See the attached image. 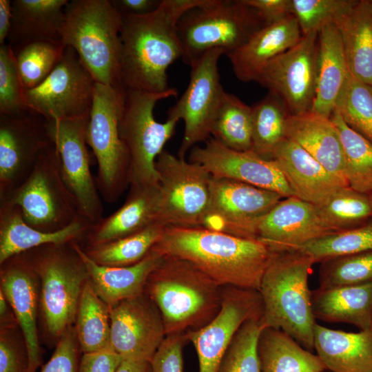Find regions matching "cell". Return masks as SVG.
Instances as JSON below:
<instances>
[{"instance_id":"1","label":"cell","mask_w":372,"mask_h":372,"mask_svg":"<svg viewBox=\"0 0 372 372\" xmlns=\"http://www.w3.org/2000/svg\"><path fill=\"white\" fill-rule=\"evenodd\" d=\"M209 0H162L153 12L122 15L120 80L125 89L162 93L170 87L167 70L183 56L178 23Z\"/></svg>"},{"instance_id":"2","label":"cell","mask_w":372,"mask_h":372,"mask_svg":"<svg viewBox=\"0 0 372 372\" xmlns=\"http://www.w3.org/2000/svg\"><path fill=\"white\" fill-rule=\"evenodd\" d=\"M152 250L187 260L220 287L256 290L273 254L258 239L201 227H165Z\"/></svg>"},{"instance_id":"3","label":"cell","mask_w":372,"mask_h":372,"mask_svg":"<svg viewBox=\"0 0 372 372\" xmlns=\"http://www.w3.org/2000/svg\"><path fill=\"white\" fill-rule=\"evenodd\" d=\"M145 292L161 313L166 335L197 330L220 309L221 287L176 257L163 256L149 274Z\"/></svg>"},{"instance_id":"4","label":"cell","mask_w":372,"mask_h":372,"mask_svg":"<svg viewBox=\"0 0 372 372\" xmlns=\"http://www.w3.org/2000/svg\"><path fill=\"white\" fill-rule=\"evenodd\" d=\"M315 263L298 249L273 251L258 289L265 327L283 331L310 351L314 349L316 322L309 277Z\"/></svg>"},{"instance_id":"5","label":"cell","mask_w":372,"mask_h":372,"mask_svg":"<svg viewBox=\"0 0 372 372\" xmlns=\"http://www.w3.org/2000/svg\"><path fill=\"white\" fill-rule=\"evenodd\" d=\"M122 15L109 0H72L65 8L62 41L73 48L96 83L120 80Z\"/></svg>"},{"instance_id":"6","label":"cell","mask_w":372,"mask_h":372,"mask_svg":"<svg viewBox=\"0 0 372 372\" xmlns=\"http://www.w3.org/2000/svg\"><path fill=\"white\" fill-rule=\"evenodd\" d=\"M265 25L257 12L242 0H209L187 12L178 21L183 59L190 65L216 48L227 55Z\"/></svg>"},{"instance_id":"7","label":"cell","mask_w":372,"mask_h":372,"mask_svg":"<svg viewBox=\"0 0 372 372\" xmlns=\"http://www.w3.org/2000/svg\"><path fill=\"white\" fill-rule=\"evenodd\" d=\"M177 94L174 87L162 93L125 89L118 127L129 156L130 186L158 184L156 161L174 135L178 121L167 118L158 122L154 110L159 101Z\"/></svg>"},{"instance_id":"8","label":"cell","mask_w":372,"mask_h":372,"mask_svg":"<svg viewBox=\"0 0 372 372\" xmlns=\"http://www.w3.org/2000/svg\"><path fill=\"white\" fill-rule=\"evenodd\" d=\"M73 242L43 245L25 255L41 280V304L46 328L51 335L59 338L76 318L82 290L89 280Z\"/></svg>"},{"instance_id":"9","label":"cell","mask_w":372,"mask_h":372,"mask_svg":"<svg viewBox=\"0 0 372 372\" xmlns=\"http://www.w3.org/2000/svg\"><path fill=\"white\" fill-rule=\"evenodd\" d=\"M0 204L17 207L28 225L44 232L62 230L81 219L63 180L53 143L41 152L26 179L0 198Z\"/></svg>"},{"instance_id":"10","label":"cell","mask_w":372,"mask_h":372,"mask_svg":"<svg viewBox=\"0 0 372 372\" xmlns=\"http://www.w3.org/2000/svg\"><path fill=\"white\" fill-rule=\"evenodd\" d=\"M124 95L123 87L96 82L85 130L86 143L98 164L96 185L108 203H115L129 185V156L118 127Z\"/></svg>"},{"instance_id":"11","label":"cell","mask_w":372,"mask_h":372,"mask_svg":"<svg viewBox=\"0 0 372 372\" xmlns=\"http://www.w3.org/2000/svg\"><path fill=\"white\" fill-rule=\"evenodd\" d=\"M155 165L159 187L157 223L165 227H203L210 203L211 174L166 150L158 155Z\"/></svg>"},{"instance_id":"12","label":"cell","mask_w":372,"mask_h":372,"mask_svg":"<svg viewBox=\"0 0 372 372\" xmlns=\"http://www.w3.org/2000/svg\"><path fill=\"white\" fill-rule=\"evenodd\" d=\"M96 81L75 50L66 46L50 74L39 85L24 89L30 113L46 121L88 119Z\"/></svg>"},{"instance_id":"13","label":"cell","mask_w":372,"mask_h":372,"mask_svg":"<svg viewBox=\"0 0 372 372\" xmlns=\"http://www.w3.org/2000/svg\"><path fill=\"white\" fill-rule=\"evenodd\" d=\"M225 52L218 48L205 52L190 64L188 85L176 103L169 109L167 118L183 120L184 134L178 156L185 158L195 145L207 141L225 92L220 82L218 61Z\"/></svg>"},{"instance_id":"14","label":"cell","mask_w":372,"mask_h":372,"mask_svg":"<svg viewBox=\"0 0 372 372\" xmlns=\"http://www.w3.org/2000/svg\"><path fill=\"white\" fill-rule=\"evenodd\" d=\"M87 121H46V123L59 156L63 180L74 200L80 218L92 225L103 218V206L91 173L86 147Z\"/></svg>"},{"instance_id":"15","label":"cell","mask_w":372,"mask_h":372,"mask_svg":"<svg viewBox=\"0 0 372 372\" xmlns=\"http://www.w3.org/2000/svg\"><path fill=\"white\" fill-rule=\"evenodd\" d=\"M263 304L258 290L221 287L220 309L205 326L185 333L196 349L199 372H217L233 338L241 326L262 319Z\"/></svg>"},{"instance_id":"16","label":"cell","mask_w":372,"mask_h":372,"mask_svg":"<svg viewBox=\"0 0 372 372\" xmlns=\"http://www.w3.org/2000/svg\"><path fill=\"white\" fill-rule=\"evenodd\" d=\"M318 58V32L302 34L299 42L263 68L256 82L278 95L291 115L311 110L315 99Z\"/></svg>"},{"instance_id":"17","label":"cell","mask_w":372,"mask_h":372,"mask_svg":"<svg viewBox=\"0 0 372 372\" xmlns=\"http://www.w3.org/2000/svg\"><path fill=\"white\" fill-rule=\"evenodd\" d=\"M283 198L276 192L212 176L209 207L203 227L255 238V224Z\"/></svg>"},{"instance_id":"18","label":"cell","mask_w":372,"mask_h":372,"mask_svg":"<svg viewBox=\"0 0 372 372\" xmlns=\"http://www.w3.org/2000/svg\"><path fill=\"white\" fill-rule=\"evenodd\" d=\"M52 144L41 116L30 112L0 114V198L26 179L41 152Z\"/></svg>"},{"instance_id":"19","label":"cell","mask_w":372,"mask_h":372,"mask_svg":"<svg viewBox=\"0 0 372 372\" xmlns=\"http://www.w3.org/2000/svg\"><path fill=\"white\" fill-rule=\"evenodd\" d=\"M111 347L123 359L150 362L166 337L161 313L143 293L110 309Z\"/></svg>"},{"instance_id":"20","label":"cell","mask_w":372,"mask_h":372,"mask_svg":"<svg viewBox=\"0 0 372 372\" xmlns=\"http://www.w3.org/2000/svg\"><path fill=\"white\" fill-rule=\"evenodd\" d=\"M189 161L203 166L214 177L241 181L276 192L284 198L294 196L277 162L252 151H236L212 138L204 146L191 149Z\"/></svg>"},{"instance_id":"21","label":"cell","mask_w":372,"mask_h":372,"mask_svg":"<svg viewBox=\"0 0 372 372\" xmlns=\"http://www.w3.org/2000/svg\"><path fill=\"white\" fill-rule=\"evenodd\" d=\"M331 234L320 222L315 205L296 196L282 199L254 226L255 238L273 251L298 249Z\"/></svg>"},{"instance_id":"22","label":"cell","mask_w":372,"mask_h":372,"mask_svg":"<svg viewBox=\"0 0 372 372\" xmlns=\"http://www.w3.org/2000/svg\"><path fill=\"white\" fill-rule=\"evenodd\" d=\"M1 265V291L23 333L28 360V372H36L41 362L37 327L38 275L24 254L10 258Z\"/></svg>"},{"instance_id":"23","label":"cell","mask_w":372,"mask_h":372,"mask_svg":"<svg viewBox=\"0 0 372 372\" xmlns=\"http://www.w3.org/2000/svg\"><path fill=\"white\" fill-rule=\"evenodd\" d=\"M272 159L278 164L294 196L313 205L322 203L338 189L347 186L287 137L276 148Z\"/></svg>"},{"instance_id":"24","label":"cell","mask_w":372,"mask_h":372,"mask_svg":"<svg viewBox=\"0 0 372 372\" xmlns=\"http://www.w3.org/2000/svg\"><path fill=\"white\" fill-rule=\"evenodd\" d=\"M302 36L296 19L291 15L264 26L227 56L240 81H256L269 62L296 45Z\"/></svg>"},{"instance_id":"25","label":"cell","mask_w":372,"mask_h":372,"mask_svg":"<svg viewBox=\"0 0 372 372\" xmlns=\"http://www.w3.org/2000/svg\"><path fill=\"white\" fill-rule=\"evenodd\" d=\"M124 204L116 211L90 225L83 238L89 247L100 245L139 232L158 223V185L130 186Z\"/></svg>"},{"instance_id":"26","label":"cell","mask_w":372,"mask_h":372,"mask_svg":"<svg viewBox=\"0 0 372 372\" xmlns=\"http://www.w3.org/2000/svg\"><path fill=\"white\" fill-rule=\"evenodd\" d=\"M73 247L87 269L90 282L99 298L110 309L145 292L147 278L163 256L151 250L138 263L127 267H107L96 263L78 243Z\"/></svg>"},{"instance_id":"27","label":"cell","mask_w":372,"mask_h":372,"mask_svg":"<svg viewBox=\"0 0 372 372\" xmlns=\"http://www.w3.org/2000/svg\"><path fill=\"white\" fill-rule=\"evenodd\" d=\"M285 136L306 150L334 178L349 186L341 141L330 118L311 112L291 114L286 123Z\"/></svg>"},{"instance_id":"28","label":"cell","mask_w":372,"mask_h":372,"mask_svg":"<svg viewBox=\"0 0 372 372\" xmlns=\"http://www.w3.org/2000/svg\"><path fill=\"white\" fill-rule=\"evenodd\" d=\"M68 0L12 1V22L7 39L13 51L43 41H62Z\"/></svg>"},{"instance_id":"29","label":"cell","mask_w":372,"mask_h":372,"mask_svg":"<svg viewBox=\"0 0 372 372\" xmlns=\"http://www.w3.org/2000/svg\"><path fill=\"white\" fill-rule=\"evenodd\" d=\"M90 226L80 219L62 230L44 232L28 225L17 207L0 204V264L43 245L81 240Z\"/></svg>"},{"instance_id":"30","label":"cell","mask_w":372,"mask_h":372,"mask_svg":"<svg viewBox=\"0 0 372 372\" xmlns=\"http://www.w3.org/2000/svg\"><path fill=\"white\" fill-rule=\"evenodd\" d=\"M314 350L333 372H372V325L346 332L318 324L314 327Z\"/></svg>"},{"instance_id":"31","label":"cell","mask_w":372,"mask_h":372,"mask_svg":"<svg viewBox=\"0 0 372 372\" xmlns=\"http://www.w3.org/2000/svg\"><path fill=\"white\" fill-rule=\"evenodd\" d=\"M349 74L339 30L334 23H328L318 32V78L311 112L331 117Z\"/></svg>"},{"instance_id":"32","label":"cell","mask_w":372,"mask_h":372,"mask_svg":"<svg viewBox=\"0 0 372 372\" xmlns=\"http://www.w3.org/2000/svg\"><path fill=\"white\" fill-rule=\"evenodd\" d=\"M311 307L316 320L366 329L372 325V281L311 290Z\"/></svg>"},{"instance_id":"33","label":"cell","mask_w":372,"mask_h":372,"mask_svg":"<svg viewBox=\"0 0 372 372\" xmlns=\"http://www.w3.org/2000/svg\"><path fill=\"white\" fill-rule=\"evenodd\" d=\"M335 24L349 72L372 86V0H355Z\"/></svg>"},{"instance_id":"34","label":"cell","mask_w":372,"mask_h":372,"mask_svg":"<svg viewBox=\"0 0 372 372\" xmlns=\"http://www.w3.org/2000/svg\"><path fill=\"white\" fill-rule=\"evenodd\" d=\"M261 372H322L327 369L317 354L282 330L265 327L258 342Z\"/></svg>"},{"instance_id":"35","label":"cell","mask_w":372,"mask_h":372,"mask_svg":"<svg viewBox=\"0 0 372 372\" xmlns=\"http://www.w3.org/2000/svg\"><path fill=\"white\" fill-rule=\"evenodd\" d=\"M75 331L83 353L112 347L110 308L96 294L90 280L81 295Z\"/></svg>"},{"instance_id":"36","label":"cell","mask_w":372,"mask_h":372,"mask_svg":"<svg viewBox=\"0 0 372 372\" xmlns=\"http://www.w3.org/2000/svg\"><path fill=\"white\" fill-rule=\"evenodd\" d=\"M252 147L258 156L272 159L278 145L286 138L285 127L291 115L285 102L276 94L269 92L251 107Z\"/></svg>"},{"instance_id":"37","label":"cell","mask_w":372,"mask_h":372,"mask_svg":"<svg viewBox=\"0 0 372 372\" xmlns=\"http://www.w3.org/2000/svg\"><path fill=\"white\" fill-rule=\"evenodd\" d=\"M314 205L320 222L332 233L355 228L372 219L369 195L349 186L340 187L322 203Z\"/></svg>"},{"instance_id":"38","label":"cell","mask_w":372,"mask_h":372,"mask_svg":"<svg viewBox=\"0 0 372 372\" xmlns=\"http://www.w3.org/2000/svg\"><path fill=\"white\" fill-rule=\"evenodd\" d=\"M251 107L225 91L212 125L213 138L236 151H251Z\"/></svg>"},{"instance_id":"39","label":"cell","mask_w":372,"mask_h":372,"mask_svg":"<svg viewBox=\"0 0 372 372\" xmlns=\"http://www.w3.org/2000/svg\"><path fill=\"white\" fill-rule=\"evenodd\" d=\"M165 226L153 224L145 229L84 249L96 263L107 267H127L142 260L161 238Z\"/></svg>"},{"instance_id":"40","label":"cell","mask_w":372,"mask_h":372,"mask_svg":"<svg viewBox=\"0 0 372 372\" xmlns=\"http://www.w3.org/2000/svg\"><path fill=\"white\" fill-rule=\"evenodd\" d=\"M330 119L339 134L349 186L369 194L372 192V143L351 129L337 112L333 111Z\"/></svg>"},{"instance_id":"41","label":"cell","mask_w":372,"mask_h":372,"mask_svg":"<svg viewBox=\"0 0 372 372\" xmlns=\"http://www.w3.org/2000/svg\"><path fill=\"white\" fill-rule=\"evenodd\" d=\"M65 48L63 41H43L12 50L24 89L43 83L61 61Z\"/></svg>"},{"instance_id":"42","label":"cell","mask_w":372,"mask_h":372,"mask_svg":"<svg viewBox=\"0 0 372 372\" xmlns=\"http://www.w3.org/2000/svg\"><path fill=\"white\" fill-rule=\"evenodd\" d=\"M353 131L372 143V86L350 72L334 110Z\"/></svg>"},{"instance_id":"43","label":"cell","mask_w":372,"mask_h":372,"mask_svg":"<svg viewBox=\"0 0 372 372\" xmlns=\"http://www.w3.org/2000/svg\"><path fill=\"white\" fill-rule=\"evenodd\" d=\"M298 250L311 256L315 262L372 249V219L348 230L333 233L309 242Z\"/></svg>"},{"instance_id":"44","label":"cell","mask_w":372,"mask_h":372,"mask_svg":"<svg viewBox=\"0 0 372 372\" xmlns=\"http://www.w3.org/2000/svg\"><path fill=\"white\" fill-rule=\"evenodd\" d=\"M318 288L353 285L372 281V249L320 262Z\"/></svg>"},{"instance_id":"45","label":"cell","mask_w":372,"mask_h":372,"mask_svg":"<svg viewBox=\"0 0 372 372\" xmlns=\"http://www.w3.org/2000/svg\"><path fill=\"white\" fill-rule=\"evenodd\" d=\"M264 328L261 319L245 322L233 338L217 372H261L258 342Z\"/></svg>"},{"instance_id":"46","label":"cell","mask_w":372,"mask_h":372,"mask_svg":"<svg viewBox=\"0 0 372 372\" xmlns=\"http://www.w3.org/2000/svg\"><path fill=\"white\" fill-rule=\"evenodd\" d=\"M355 0H291L292 15L302 34L319 32L325 25L335 21Z\"/></svg>"},{"instance_id":"47","label":"cell","mask_w":372,"mask_h":372,"mask_svg":"<svg viewBox=\"0 0 372 372\" xmlns=\"http://www.w3.org/2000/svg\"><path fill=\"white\" fill-rule=\"evenodd\" d=\"M23 86L11 47L0 45V114L17 116L28 113Z\"/></svg>"},{"instance_id":"48","label":"cell","mask_w":372,"mask_h":372,"mask_svg":"<svg viewBox=\"0 0 372 372\" xmlns=\"http://www.w3.org/2000/svg\"><path fill=\"white\" fill-rule=\"evenodd\" d=\"M79 342L72 326L59 338L56 349L40 372H79Z\"/></svg>"},{"instance_id":"49","label":"cell","mask_w":372,"mask_h":372,"mask_svg":"<svg viewBox=\"0 0 372 372\" xmlns=\"http://www.w3.org/2000/svg\"><path fill=\"white\" fill-rule=\"evenodd\" d=\"M185 333L166 335L150 361L151 372H183Z\"/></svg>"},{"instance_id":"50","label":"cell","mask_w":372,"mask_h":372,"mask_svg":"<svg viewBox=\"0 0 372 372\" xmlns=\"http://www.w3.org/2000/svg\"><path fill=\"white\" fill-rule=\"evenodd\" d=\"M1 328L0 337V372H28V360L16 342Z\"/></svg>"},{"instance_id":"51","label":"cell","mask_w":372,"mask_h":372,"mask_svg":"<svg viewBox=\"0 0 372 372\" xmlns=\"http://www.w3.org/2000/svg\"><path fill=\"white\" fill-rule=\"evenodd\" d=\"M123 360L112 347L83 353L79 362V372H116Z\"/></svg>"},{"instance_id":"52","label":"cell","mask_w":372,"mask_h":372,"mask_svg":"<svg viewBox=\"0 0 372 372\" xmlns=\"http://www.w3.org/2000/svg\"><path fill=\"white\" fill-rule=\"evenodd\" d=\"M254 9L266 25L291 15V0H242Z\"/></svg>"},{"instance_id":"53","label":"cell","mask_w":372,"mask_h":372,"mask_svg":"<svg viewBox=\"0 0 372 372\" xmlns=\"http://www.w3.org/2000/svg\"><path fill=\"white\" fill-rule=\"evenodd\" d=\"M112 1L122 15L148 14L154 11L161 3V1L157 0H115Z\"/></svg>"},{"instance_id":"54","label":"cell","mask_w":372,"mask_h":372,"mask_svg":"<svg viewBox=\"0 0 372 372\" xmlns=\"http://www.w3.org/2000/svg\"><path fill=\"white\" fill-rule=\"evenodd\" d=\"M12 1L0 0V45L7 41L12 22Z\"/></svg>"},{"instance_id":"55","label":"cell","mask_w":372,"mask_h":372,"mask_svg":"<svg viewBox=\"0 0 372 372\" xmlns=\"http://www.w3.org/2000/svg\"><path fill=\"white\" fill-rule=\"evenodd\" d=\"M0 318L3 328L10 329L17 322L14 311L3 292L0 291Z\"/></svg>"},{"instance_id":"56","label":"cell","mask_w":372,"mask_h":372,"mask_svg":"<svg viewBox=\"0 0 372 372\" xmlns=\"http://www.w3.org/2000/svg\"><path fill=\"white\" fill-rule=\"evenodd\" d=\"M116 372H151L150 362L123 359Z\"/></svg>"},{"instance_id":"57","label":"cell","mask_w":372,"mask_h":372,"mask_svg":"<svg viewBox=\"0 0 372 372\" xmlns=\"http://www.w3.org/2000/svg\"><path fill=\"white\" fill-rule=\"evenodd\" d=\"M322 372H333V371H331L330 370H328V369H326V370H324V371H323Z\"/></svg>"},{"instance_id":"58","label":"cell","mask_w":372,"mask_h":372,"mask_svg":"<svg viewBox=\"0 0 372 372\" xmlns=\"http://www.w3.org/2000/svg\"><path fill=\"white\" fill-rule=\"evenodd\" d=\"M372 202V192L369 194Z\"/></svg>"}]
</instances>
